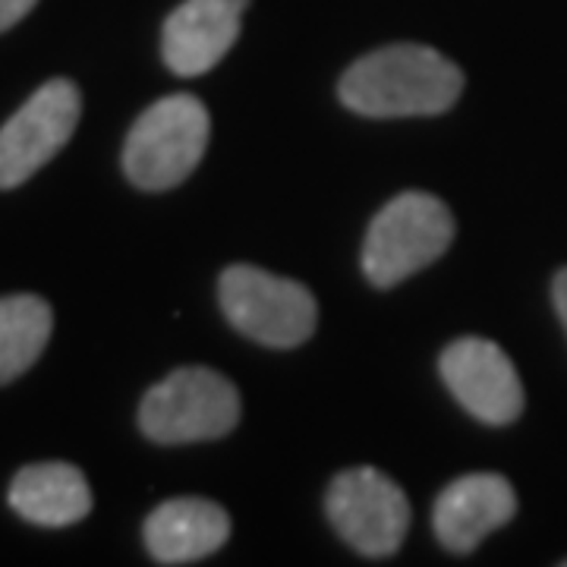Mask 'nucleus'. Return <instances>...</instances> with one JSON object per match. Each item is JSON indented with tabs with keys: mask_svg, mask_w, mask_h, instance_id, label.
Segmentation results:
<instances>
[{
	"mask_svg": "<svg viewBox=\"0 0 567 567\" xmlns=\"http://www.w3.org/2000/svg\"><path fill=\"white\" fill-rule=\"evenodd\" d=\"M464 92L457 63L425 44H391L365 54L341 76V102L363 117H432Z\"/></svg>",
	"mask_w": 567,
	"mask_h": 567,
	"instance_id": "obj_1",
	"label": "nucleus"
},
{
	"mask_svg": "<svg viewBox=\"0 0 567 567\" xmlns=\"http://www.w3.org/2000/svg\"><path fill=\"white\" fill-rule=\"evenodd\" d=\"M212 117L196 95H167L145 107L123 145V171L140 189L162 193L203 162Z\"/></svg>",
	"mask_w": 567,
	"mask_h": 567,
	"instance_id": "obj_2",
	"label": "nucleus"
},
{
	"mask_svg": "<svg viewBox=\"0 0 567 567\" xmlns=\"http://www.w3.org/2000/svg\"><path fill=\"white\" fill-rule=\"evenodd\" d=\"M240 423V394L215 369L186 365L152 388L140 406L142 432L158 445H193Z\"/></svg>",
	"mask_w": 567,
	"mask_h": 567,
	"instance_id": "obj_3",
	"label": "nucleus"
},
{
	"mask_svg": "<svg viewBox=\"0 0 567 567\" xmlns=\"http://www.w3.org/2000/svg\"><path fill=\"white\" fill-rule=\"evenodd\" d=\"M454 240L447 205L429 193H401L372 218L363 244V271L375 287H394L445 256Z\"/></svg>",
	"mask_w": 567,
	"mask_h": 567,
	"instance_id": "obj_4",
	"label": "nucleus"
},
{
	"mask_svg": "<svg viewBox=\"0 0 567 567\" xmlns=\"http://www.w3.org/2000/svg\"><path fill=\"white\" fill-rule=\"evenodd\" d=\"M218 297L227 322L256 344L275 350L300 347L319 322L316 297L303 284L256 265H230L221 275Z\"/></svg>",
	"mask_w": 567,
	"mask_h": 567,
	"instance_id": "obj_5",
	"label": "nucleus"
},
{
	"mask_svg": "<svg viewBox=\"0 0 567 567\" xmlns=\"http://www.w3.org/2000/svg\"><path fill=\"white\" fill-rule=\"evenodd\" d=\"M328 517L347 546L365 558L394 555L410 529L404 488L372 466L344 470L328 488Z\"/></svg>",
	"mask_w": 567,
	"mask_h": 567,
	"instance_id": "obj_6",
	"label": "nucleus"
},
{
	"mask_svg": "<svg viewBox=\"0 0 567 567\" xmlns=\"http://www.w3.org/2000/svg\"><path fill=\"white\" fill-rule=\"evenodd\" d=\"M82 114L80 89L51 80L0 126V189H13L51 162L76 133Z\"/></svg>",
	"mask_w": 567,
	"mask_h": 567,
	"instance_id": "obj_7",
	"label": "nucleus"
},
{
	"mask_svg": "<svg viewBox=\"0 0 567 567\" xmlns=\"http://www.w3.org/2000/svg\"><path fill=\"white\" fill-rule=\"evenodd\" d=\"M439 372L447 391L480 423L507 425L524 410V385L514 363L495 341L461 338L445 347Z\"/></svg>",
	"mask_w": 567,
	"mask_h": 567,
	"instance_id": "obj_8",
	"label": "nucleus"
},
{
	"mask_svg": "<svg viewBox=\"0 0 567 567\" xmlns=\"http://www.w3.org/2000/svg\"><path fill=\"white\" fill-rule=\"evenodd\" d=\"M514 514H517V495L505 476L470 473L442 488L432 511V527L447 551L466 555L495 529L505 527Z\"/></svg>",
	"mask_w": 567,
	"mask_h": 567,
	"instance_id": "obj_9",
	"label": "nucleus"
},
{
	"mask_svg": "<svg viewBox=\"0 0 567 567\" xmlns=\"http://www.w3.org/2000/svg\"><path fill=\"white\" fill-rule=\"evenodd\" d=\"M244 10L234 0H183L167 17L162 54L171 73L203 76L224 61L240 35Z\"/></svg>",
	"mask_w": 567,
	"mask_h": 567,
	"instance_id": "obj_10",
	"label": "nucleus"
},
{
	"mask_svg": "<svg viewBox=\"0 0 567 567\" xmlns=\"http://www.w3.org/2000/svg\"><path fill=\"white\" fill-rule=\"evenodd\" d=\"M230 536V517L208 498H171L145 520V548L158 565H193Z\"/></svg>",
	"mask_w": 567,
	"mask_h": 567,
	"instance_id": "obj_11",
	"label": "nucleus"
},
{
	"mask_svg": "<svg viewBox=\"0 0 567 567\" xmlns=\"http://www.w3.org/2000/svg\"><path fill=\"white\" fill-rule=\"evenodd\" d=\"M7 498L22 520L48 529L73 527L92 511V488L82 470L61 461L22 466Z\"/></svg>",
	"mask_w": 567,
	"mask_h": 567,
	"instance_id": "obj_12",
	"label": "nucleus"
},
{
	"mask_svg": "<svg viewBox=\"0 0 567 567\" xmlns=\"http://www.w3.org/2000/svg\"><path fill=\"white\" fill-rule=\"evenodd\" d=\"M54 312L41 297L17 293L0 300V385L20 379L44 353Z\"/></svg>",
	"mask_w": 567,
	"mask_h": 567,
	"instance_id": "obj_13",
	"label": "nucleus"
},
{
	"mask_svg": "<svg viewBox=\"0 0 567 567\" xmlns=\"http://www.w3.org/2000/svg\"><path fill=\"white\" fill-rule=\"evenodd\" d=\"M35 3L39 0H0V32H7L20 20H25Z\"/></svg>",
	"mask_w": 567,
	"mask_h": 567,
	"instance_id": "obj_14",
	"label": "nucleus"
},
{
	"mask_svg": "<svg viewBox=\"0 0 567 567\" xmlns=\"http://www.w3.org/2000/svg\"><path fill=\"white\" fill-rule=\"evenodd\" d=\"M551 293H555V309H558V316H561V322H565V331H567V268H561V271L555 275V287H551Z\"/></svg>",
	"mask_w": 567,
	"mask_h": 567,
	"instance_id": "obj_15",
	"label": "nucleus"
},
{
	"mask_svg": "<svg viewBox=\"0 0 567 567\" xmlns=\"http://www.w3.org/2000/svg\"><path fill=\"white\" fill-rule=\"evenodd\" d=\"M234 3H237V7H240V10H244V13H246V7H249L252 0H234Z\"/></svg>",
	"mask_w": 567,
	"mask_h": 567,
	"instance_id": "obj_16",
	"label": "nucleus"
},
{
	"mask_svg": "<svg viewBox=\"0 0 567 567\" xmlns=\"http://www.w3.org/2000/svg\"><path fill=\"white\" fill-rule=\"evenodd\" d=\"M565 565H567V561H565Z\"/></svg>",
	"mask_w": 567,
	"mask_h": 567,
	"instance_id": "obj_17",
	"label": "nucleus"
}]
</instances>
